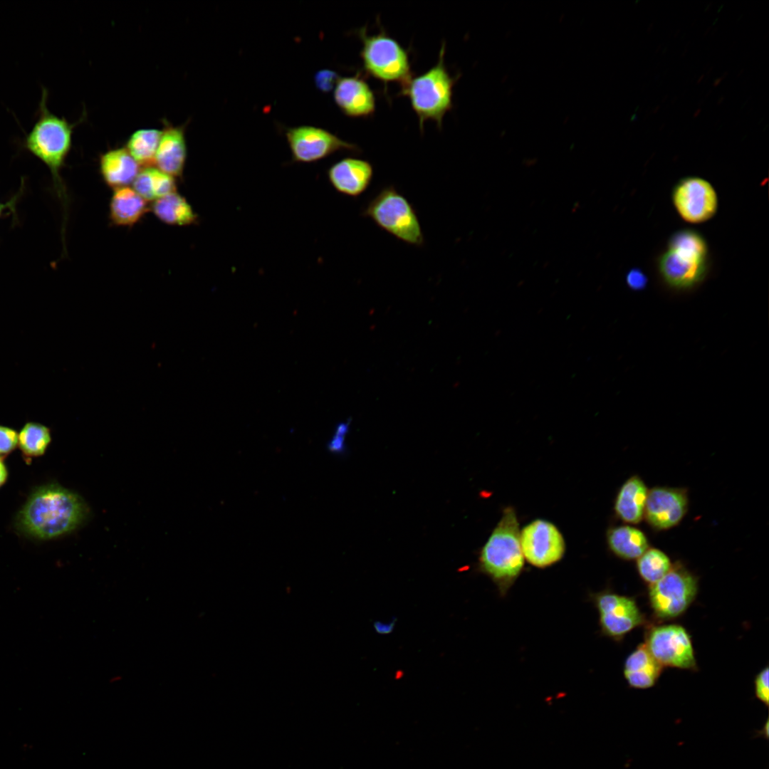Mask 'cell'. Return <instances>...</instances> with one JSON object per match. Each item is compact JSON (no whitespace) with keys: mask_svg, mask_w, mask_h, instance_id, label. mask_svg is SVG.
Listing matches in <instances>:
<instances>
[{"mask_svg":"<svg viewBox=\"0 0 769 769\" xmlns=\"http://www.w3.org/2000/svg\"><path fill=\"white\" fill-rule=\"evenodd\" d=\"M109 215L111 222L118 226H132L150 210L147 202L132 188L125 187L114 189Z\"/></svg>","mask_w":769,"mask_h":769,"instance_id":"obj_21","label":"cell"},{"mask_svg":"<svg viewBox=\"0 0 769 769\" xmlns=\"http://www.w3.org/2000/svg\"><path fill=\"white\" fill-rule=\"evenodd\" d=\"M51 441V430L38 422L26 423L18 433V446L26 461L43 455Z\"/></svg>","mask_w":769,"mask_h":769,"instance_id":"obj_25","label":"cell"},{"mask_svg":"<svg viewBox=\"0 0 769 769\" xmlns=\"http://www.w3.org/2000/svg\"><path fill=\"white\" fill-rule=\"evenodd\" d=\"M285 135L293 162H315L340 151L360 152L357 145L318 127L300 125L288 127Z\"/></svg>","mask_w":769,"mask_h":769,"instance_id":"obj_10","label":"cell"},{"mask_svg":"<svg viewBox=\"0 0 769 769\" xmlns=\"http://www.w3.org/2000/svg\"><path fill=\"white\" fill-rule=\"evenodd\" d=\"M688 508L687 489L654 486L648 491L644 519L656 531L667 530L681 522Z\"/></svg>","mask_w":769,"mask_h":769,"instance_id":"obj_14","label":"cell"},{"mask_svg":"<svg viewBox=\"0 0 769 769\" xmlns=\"http://www.w3.org/2000/svg\"><path fill=\"white\" fill-rule=\"evenodd\" d=\"M607 540L610 550L625 560H637L650 547L646 534L632 525L610 528Z\"/></svg>","mask_w":769,"mask_h":769,"instance_id":"obj_22","label":"cell"},{"mask_svg":"<svg viewBox=\"0 0 769 769\" xmlns=\"http://www.w3.org/2000/svg\"><path fill=\"white\" fill-rule=\"evenodd\" d=\"M659 109V105L656 107V108L654 110L653 113H656Z\"/></svg>","mask_w":769,"mask_h":769,"instance_id":"obj_40","label":"cell"},{"mask_svg":"<svg viewBox=\"0 0 769 769\" xmlns=\"http://www.w3.org/2000/svg\"><path fill=\"white\" fill-rule=\"evenodd\" d=\"M357 34L362 41L360 56L363 69L384 83H397L403 86L413 76L408 51L384 29L369 35L366 27Z\"/></svg>","mask_w":769,"mask_h":769,"instance_id":"obj_7","label":"cell"},{"mask_svg":"<svg viewBox=\"0 0 769 769\" xmlns=\"http://www.w3.org/2000/svg\"><path fill=\"white\" fill-rule=\"evenodd\" d=\"M645 645L663 666L695 670L696 659L691 637L678 624L652 626L645 634Z\"/></svg>","mask_w":769,"mask_h":769,"instance_id":"obj_9","label":"cell"},{"mask_svg":"<svg viewBox=\"0 0 769 769\" xmlns=\"http://www.w3.org/2000/svg\"><path fill=\"white\" fill-rule=\"evenodd\" d=\"M627 285L633 290H642L647 284V277L645 273L639 268H632L627 274Z\"/></svg>","mask_w":769,"mask_h":769,"instance_id":"obj_32","label":"cell"},{"mask_svg":"<svg viewBox=\"0 0 769 769\" xmlns=\"http://www.w3.org/2000/svg\"><path fill=\"white\" fill-rule=\"evenodd\" d=\"M157 218L172 226H189L198 222V215L187 199L174 192L155 200L150 206Z\"/></svg>","mask_w":769,"mask_h":769,"instance_id":"obj_23","label":"cell"},{"mask_svg":"<svg viewBox=\"0 0 769 769\" xmlns=\"http://www.w3.org/2000/svg\"><path fill=\"white\" fill-rule=\"evenodd\" d=\"M8 471L3 459L0 457V487L6 481Z\"/></svg>","mask_w":769,"mask_h":769,"instance_id":"obj_35","label":"cell"},{"mask_svg":"<svg viewBox=\"0 0 769 769\" xmlns=\"http://www.w3.org/2000/svg\"><path fill=\"white\" fill-rule=\"evenodd\" d=\"M708 246L704 238L692 229L674 233L658 260V269L665 283L676 289H688L700 283L708 268Z\"/></svg>","mask_w":769,"mask_h":769,"instance_id":"obj_5","label":"cell"},{"mask_svg":"<svg viewBox=\"0 0 769 769\" xmlns=\"http://www.w3.org/2000/svg\"><path fill=\"white\" fill-rule=\"evenodd\" d=\"M723 100H724V97H723V96H721V98H719V100H718V102H717V104H718V105L721 104V103H722V102H723Z\"/></svg>","mask_w":769,"mask_h":769,"instance_id":"obj_38","label":"cell"},{"mask_svg":"<svg viewBox=\"0 0 769 769\" xmlns=\"http://www.w3.org/2000/svg\"><path fill=\"white\" fill-rule=\"evenodd\" d=\"M100 170L104 182L113 189L128 187L140 172V165L125 147L109 150L102 154Z\"/></svg>","mask_w":769,"mask_h":769,"instance_id":"obj_19","label":"cell"},{"mask_svg":"<svg viewBox=\"0 0 769 769\" xmlns=\"http://www.w3.org/2000/svg\"><path fill=\"white\" fill-rule=\"evenodd\" d=\"M649 489L642 478L634 475L619 488L614 501L617 516L626 523L636 525L644 519Z\"/></svg>","mask_w":769,"mask_h":769,"instance_id":"obj_20","label":"cell"},{"mask_svg":"<svg viewBox=\"0 0 769 769\" xmlns=\"http://www.w3.org/2000/svg\"><path fill=\"white\" fill-rule=\"evenodd\" d=\"M18 445V432L6 426L0 425V457L4 458Z\"/></svg>","mask_w":769,"mask_h":769,"instance_id":"obj_28","label":"cell"},{"mask_svg":"<svg viewBox=\"0 0 769 769\" xmlns=\"http://www.w3.org/2000/svg\"><path fill=\"white\" fill-rule=\"evenodd\" d=\"M446 46L443 43L436 63L425 73L412 76L401 87L400 95L409 98L419 120L421 132L427 120L435 122L441 128L444 115L453 107V88L456 81L446 66Z\"/></svg>","mask_w":769,"mask_h":769,"instance_id":"obj_4","label":"cell"},{"mask_svg":"<svg viewBox=\"0 0 769 769\" xmlns=\"http://www.w3.org/2000/svg\"><path fill=\"white\" fill-rule=\"evenodd\" d=\"M150 172L155 200L176 192L177 184L173 177L154 167H150Z\"/></svg>","mask_w":769,"mask_h":769,"instance_id":"obj_27","label":"cell"},{"mask_svg":"<svg viewBox=\"0 0 769 769\" xmlns=\"http://www.w3.org/2000/svg\"><path fill=\"white\" fill-rule=\"evenodd\" d=\"M48 97V90L43 87L35 122L21 146L48 167L54 189L65 207L67 194L61 171L72 147L73 129L80 120L70 123L64 117L51 113L47 106Z\"/></svg>","mask_w":769,"mask_h":769,"instance_id":"obj_2","label":"cell"},{"mask_svg":"<svg viewBox=\"0 0 769 769\" xmlns=\"http://www.w3.org/2000/svg\"><path fill=\"white\" fill-rule=\"evenodd\" d=\"M394 626V622L390 623H382L380 622H376L374 624V627L377 633L380 634H388L390 633Z\"/></svg>","mask_w":769,"mask_h":769,"instance_id":"obj_34","label":"cell"},{"mask_svg":"<svg viewBox=\"0 0 769 769\" xmlns=\"http://www.w3.org/2000/svg\"><path fill=\"white\" fill-rule=\"evenodd\" d=\"M479 562L481 570L494 581L501 595L508 592L520 575L524 556L518 522L512 508L503 511L481 550Z\"/></svg>","mask_w":769,"mask_h":769,"instance_id":"obj_3","label":"cell"},{"mask_svg":"<svg viewBox=\"0 0 769 769\" xmlns=\"http://www.w3.org/2000/svg\"><path fill=\"white\" fill-rule=\"evenodd\" d=\"M89 509L78 494L56 483L36 488L16 518L22 533L41 540L68 534L83 524Z\"/></svg>","mask_w":769,"mask_h":769,"instance_id":"obj_1","label":"cell"},{"mask_svg":"<svg viewBox=\"0 0 769 769\" xmlns=\"http://www.w3.org/2000/svg\"><path fill=\"white\" fill-rule=\"evenodd\" d=\"M340 76L332 70L322 69L314 76V83L318 90L323 93L330 92L336 85Z\"/></svg>","mask_w":769,"mask_h":769,"instance_id":"obj_29","label":"cell"},{"mask_svg":"<svg viewBox=\"0 0 769 769\" xmlns=\"http://www.w3.org/2000/svg\"><path fill=\"white\" fill-rule=\"evenodd\" d=\"M161 135L162 130H137L128 138L125 148L140 166L143 168L154 167Z\"/></svg>","mask_w":769,"mask_h":769,"instance_id":"obj_24","label":"cell"},{"mask_svg":"<svg viewBox=\"0 0 769 769\" xmlns=\"http://www.w3.org/2000/svg\"><path fill=\"white\" fill-rule=\"evenodd\" d=\"M662 669L663 666L652 656L645 644L642 643L625 659L623 673L631 688L647 689L656 684Z\"/></svg>","mask_w":769,"mask_h":769,"instance_id":"obj_18","label":"cell"},{"mask_svg":"<svg viewBox=\"0 0 769 769\" xmlns=\"http://www.w3.org/2000/svg\"><path fill=\"white\" fill-rule=\"evenodd\" d=\"M664 125H662V126H661V127H660V130H662V128H663V127H664Z\"/></svg>","mask_w":769,"mask_h":769,"instance_id":"obj_41","label":"cell"},{"mask_svg":"<svg viewBox=\"0 0 769 769\" xmlns=\"http://www.w3.org/2000/svg\"><path fill=\"white\" fill-rule=\"evenodd\" d=\"M722 80H722V78H717V79H716V80H714V82H713V86H714V87H716V86H718V85H719V84L721 83V82Z\"/></svg>","mask_w":769,"mask_h":769,"instance_id":"obj_36","label":"cell"},{"mask_svg":"<svg viewBox=\"0 0 769 769\" xmlns=\"http://www.w3.org/2000/svg\"><path fill=\"white\" fill-rule=\"evenodd\" d=\"M592 599L599 614L602 633L615 641H621L646 622L633 597L607 590L592 595Z\"/></svg>","mask_w":769,"mask_h":769,"instance_id":"obj_11","label":"cell"},{"mask_svg":"<svg viewBox=\"0 0 769 769\" xmlns=\"http://www.w3.org/2000/svg\"><path fill=\"white\" fill-rule=\"evenodd\" d=\"M636 563L639 575L649 585L662 578L673 565L667 554L651 547L636 560Z\"/></svg>","mask_w":769,"mask_h":769,"instance_id":"obj_26","label":"cell"},{"mask_svg":"<svg viewBox=\"0 0 769 769\" xmlns=\"http://www.w3.org/2000/svg\"><path fill=\"white\" fill-rule=\"evenodd\" d=\"M362 216L405 244L419 247L424 244L416 210L394 185L383 187L366 204Z\"/></svg>","mask_w":769,"mask_h":769,"instance_id":"obj_6","label":"cell"},{"mask_svg":"<svg viewBox=\"0 0 769 769\" xmlns=\"http://www.w3.org/2000/svg\"><path fill=\"white\" fill-rule=\"evenodd\" d=\"M163 129L157 147L155 165L162 172L181 177L187 155L185 125L175 126L163 121Z\"/></svg>","mask_w":769,"mask_h":769,"instance_id":"obj_17","label":"cell"},{"mask_svg":"<svg viewBox=\"0 0 769 769\" xmlns=\"http://www.w3.org/2000/svg\"><path fill=\"white\" fill-rule=\"evenodd\" d=\"M520 545L524 558L539 568L560 561L565 550L560 530L554 524L540 519L531 522L522 530Z\"/></svg>","mask_w":769,"mask_h":769,"instance_id":"obj_13","label":"cell"},{"mask_svg":"<svg viewBox=\"0 0 769 769\" xmlns=\"http://www.w3.org/2000/svg\"><path fill=\"white\" fill-rule=\"evenodd\" d=\"M671 199L679 215L689 223L705 222L718 210L716 189L708 181L699 177L680 179L672 190Z\"/></svg>","mask_w":769,"mask_h":769,"instance_id":"obj_12","label":"cell"},{"mask_svg":"<svg viewBox=\"0 0 769 769\" xmlns=\"http://www.w3.org/2000/svg\"><path fill=\"white\" fill-rule=\"evenodd\" d=\"M333 98L342 113L350 117H368L375 111V93L359 73L340 77Z\"/></svg>","mask_w":769,"mask_h":769,"instance_id":"obj_16","label":"cell"},{"mask_svg":"<svg viewBox=\"0 0 769 769\" xmlns=\"http://www.w3.org/2000/svg\"><path fill=\"white\" fill-rule=\"evenodd\" d=\"M349 424L342 422L339 424L335 431V435L328 444V449L335 453H341L345 450V436L348 431Z\"/></svg>","mask_w":769,"mask_h":769,"instance_id":"obj_31","label":"cell"},{"mask_svg":"<svg viewBox=\"0 0 769 769\" xmlns=\"http://www.w3.org/2000/svg\"><path fill=\"white\" fill-rule=\"evenodd\" d=\"M19 193L16 194L12 199L5 203L0 202V219L7 215V211L14 213L15 211V206L19 199Z\"/></svg>","mask_w":769,"mask_h":769,"instance_id":"obj_33","label":"cell"},{"mask_svg":"<svg viewBox=\"0 0 769 769\" xmlns=\"http://www.w3.org/2000/svg\"><path fill=\"white\" fill-rule=\"evenodd\" d=\"M703 77H704V75H703H703H701V77H699V80H698V81H697V83H700V82H701V81L702 80V79L703 78Z\"/></svg>","mask_w":769,"mask_h":769,"instance_id":"obj_39","label":"cell"},{"mask_svg":"<svg viewBox=\"0 0 769 769\" xmlns=\"http://www.w3.org/2000/svg\"><path fill=\"white\" fill-rule=\"evenodd\" d=\"M701 112V109H700V108L697 109L696 111L694 114V117H696L700 114Z\"/></svg>","mask_w":769,"mask_h":769,"instance_id":"obj_37","label":"cell"},{"mask_svg":"<svg viewBox=\"0 0 769 769\" xmlns=\"http://www.w3.org/2000/svg\"><path fill=\"white\" fill-rule=\"evenodd\" d=\"M768 667L760 670L755 677V695L766 707L769 705Z\"/></svg>","mask_w":769,"mask_h":769,"instance_id":"obj_30","label":"cell"},{"mask_svg":"<svg viewBox=\"0 0 769 769\" xmlns=\"http://www.w3.org/2000/svg\"><path fill=\"white\" fill-rule=\"evenodd\" d=\"M374 175L372 164L365 159L347 157L333 164L327 170L331 186L338 193L358 197L370 187Z\"/></svg>","mask_w":769,"mask_h":769,"instance_id":"obj_15","label":"cell"},{"mask_svg":"<svg viewBox=\"0 0 769 769\" xmlns=\"http://www.w3.org/2000/svg\"><path fill=\"white\" fill-rule=\"evenodd\" d=\"M698 579L685 566L676 562L659 580L649 585L648 598L655 617L672 619L682 615L694 601Z\"/></svg>","mask_w":769,"mask_h":769,"instance_id":"obj_8","label":"cell"}]
</instances>
